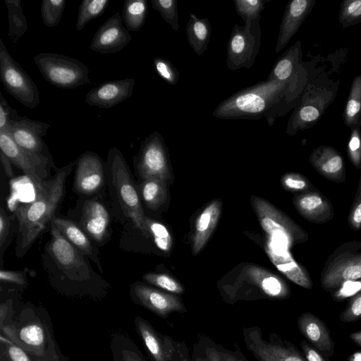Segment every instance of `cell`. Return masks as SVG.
Masks as SVG:
<instances>
[{
	"label": "cell",
	"instance_id": "cell-1",
	"mask_svg": "<svg viewBox=\"0 0 361 361\" xmlns=\"http://www.w3.org/2000/svg\"><path fill=\"white\" fill-rule=\"evenodd\" d=\"M291 98L288 86L278 80L260 81L242 89L219 103L212 116L221 119H259L269 126L275 121L278 105Z\"/></svg>",
	"mask_w": 361,
	"mask_h": 361
},
{
	"label": "cell",
	"instance_id": "cell-2",
	"mask_svg": "<svg viewBox=\"0 0 361 361\" xmlns=\"http://www.w3.org/2000/svg\"><path fill=\"white\" fill-rule=\"evenodd\" d=\"M73 164L60 169L54 178L44 183L37 190L35 199L16 209L19 222L18 241L16 252L23 255L46 224L52 219L55 210L63 196L66 177L71 171Z\"/></svg>",
	"mask_w": 361,
	"mask_h": 361
},
{
	"label": "cell",
	"instance_id": "cell-3",
	"mask_svg": "<svg viewBox=\"0 0 361 361\" xmlns=\"http://www.w3.org/2000/svg\"><path fill=\"white\" fill-rule=\"evenodd\" d=\"M106 166L111 176V183L118 202L125 215L144 236L149 238L145 224L146 216L139 194L130 176L126 160L118 148L114 147L109 149Z\"/></svg>",
	"mask_w": 361,
	"mask_h": 361
},
{
	"label": "cell",
	"instance_id": "cell-4",
	"mask_svg": "<svg viewBox=\"0 0 361 361\" xmlns=\"http://www.w3.org/2000/svg\"><path fill=\"white\" fill-rule=\"evenodd\" d=\"M34 61L45 80L62 89H75L91 83L87 66L77 59L59 54L42 52Z\"/></svg>",
	"mask_w": 361,
	"mask_h": 361
},
{
	"label": "cell",
	"instance_id": "cell-5",
	"mask_svg": "<svg viewBox=\"0 0 361 361\" xmlns=\"http://www.w3.org/2000/svg\"><path fill=\"white\" fill-rule=\"evenodd\" d=\"M261 16L241 26L235 24L227 44L226 66L231 71L250 68L261 47Z\"/></svg>",
	"mask_w": 361,
	"mask_h": 361
},
{
	"label": "cell",
	"instance_id": "cell-6",
	"mask_svg": "<svg viewBox=\"0 0 361 361\" xmlns=\"http://www.w3.org/2000/svg\"><path fill=\"white\" fill-rule=\"evenodd\" d=\"M0 78L6 92L26 107L35 109L39 104V90L37 85L13 59L1 39Z\"/></svg>",
	"mask_w": 361,
	"mask_h": 361
},
{
	"label": "cell",
	"instance_id": "cell-7",
	"mask_svg": "<svg viewBox=\"0 0 361 361\" xmlns=\"http://www.w3.org/2000/svg\"><path fill=\"white\" fill-rule=\"evenodd\" d=\"M247 285L239 287L223 295L226 302L234 304L240 300H255L252 288L258 299L283 300L289 297L287 284L277 275L259 267L252 265L246 271Z\"/></svg>",
	"mask_w": 361,
	"mask_h": 361
},
{
	"label": "cell",
	"instance_id": "cell-8",
	"mask_svg": "<svg viewBox=\"0 0 361 361\" xmlns=\"http://www.w3.org/2000/svg\"><path fill=\"white\" fill-rule=\"evenodd\" d=\"M243 340L248 351L258 361H305L297 348L276 333L264 339L257 326L243 329Z\"/></svg>",
	"mask_w": 361,
	"mask_h": 361
},
{
	"label": "cell",
	"instance_id": "cell-9",
	"mask_svg": "<svg viewBox=\"0 0 361 361\" xmlns=\"http://www.w3.org/2000/svg\"><path fill=\"white\" fill-rule=\"evenodd\" d=\"M135 159L138 173L143 180L155 178L167 182L170 179L167 148L158 132L145 137Z\"/></svg>",
	"mask_w": 361,
	"mask_h": 361
},
{
	"label": "cell",
	"instance_id": "cell-10",
	"mask_svg": "<svg viewBox=\"0 0 361 361\" xmlns=\"http://www.w3.org/2000/svg\"><path fill=\"white\" fill-rule=\"evenodd\" d=\"M334 98L332 91L318 87H308L300 106L290 116L286 133L293 135L298 130L312 127L322 117Z\"/></svg>",
	"mask_w": 361,
	"mask_h": 361
},
{
	"label": "cell",
	"instance_id": "cell-11",
	"mask_svg": "<svg viewBox=\"0 0 361 361\" xmlns=\"http://www.w3.org/2000/svg\"><path fill=\"white\" fill-rule=\"evenodd\" d=\"M136 329L153 361H190L185 344L157 331L145 319L137 316Z\"/></svg>",
	"mask_w": 361,
	"mask_h": 361
},
{
	"label": "cell",
	"instance_id": "cell-12",
	"mask_svg": "<svg viewBox=\"0 0 361 361\" xmlns=\"http://www.w3.org/2000/svg\"><path fill=\"white\" fill-rule=\"evenodd\" d=\"M0 148L1 152L32 181L36 190L43 187L46 167L51 159L24 150L15 142L6 130H0Z\"/></svg>",
	"mask_w": 361,
	"mask_h": 361
},
{
	"label": "cell",
	"instance_id": "cell-13",
	"mask_svg": "<svg viewBox=\"0 0 361 361\" xmlns=\"http://www.w3.org/2000/svg\"><path fill=\"white\" fill-rule=\"evenodd\" d=\"M253 205L263 230L276 243L286 246L296 240L298 228L265 200L254 197Z\"/></svg>",
	"mask_w": 361,
	"mask_h": 361
},
{
	"label": "cell",
	"instance_id": "cell-14",
	"mask_svg": "<svg viewBox=\"0 0 361 361\" xmlns=\"http://www.w3.org/2000/svg\"><path fill=\"white\" fill-rule=\"evenodd\" d=\"M50 125L25 116H19L12 121L8 128L15 142L24 150L51 159L47 145L42 137L46 135Z\"/></svg>",
	"mask_w": 361,
	"mask_h": 361
},
{
	"label": "cell",
	"instance_id": "cell-15",
	"mask_svg": "<svg viewBox=\"0 0 361 361\" xmlns=\"http://www.w3.org/2000/svg\"><path fill=\"white\" fill-rule=\"evenodd\" d=\"M131 40L129 31L123 25L121 14L116 12L99 27L90 43V49L102 54L116 53Z\"/></svg>",
	"mask_w": 361,
	"mask_h": 361
},
{
	"label": "cell",
	"instance_id": "cell-16",
	"mask_svg": "<svg viewBox=\"0 0 361 361\" xmlns=\"http://www.w3.org/2000/svg\"><path fill=\"white\" fill-rule=\"evenodd\" d=\"M133 290L138 303L161 318H166L173 312L187 311L180 298L175 294L142 284L135 285Z\"/></svg>",
	"mask_w": 361,
	"mask_h": 361
},
{
	"label": "cell",
	"instance_id": "cell-17",
	"mask_svg": "<svg viewBox=\"0 0 361 361\" xmlns=\"http://www.w3.org/2000/svg\"><path fill=\"white\" fill-rule=\"evenodd\" d=\"M135 83L134 78L102 82L86 94L85 102L101 109L112 108L132 96Z\"/></svg>",
	"mask_w": 361,
	"mask_h": 361
},
{
	"label": "cell",
	"instance_id": "cell-18",
	"mask_svg": "<svg viewBox=\"0 0 361 361\" xmlns=\"http://www.w3.org/2000/svg\"><path fill=\"white\" fill-rule=\"evenodd\" d=\"M104 183V166L101 158L93 152H85L77 161L75 190L80 194L92 195Z\"/></svg>",
	"mask_w": 361,
	"mask_h": 361
},
{
	"label": "cell",
	"instance_id": "cell-19",
	"mask_svg": "<svg viewBox=\"0 0 361 361\" xmlns=\"http://www.w3.org/2000/svg\"><path fill=\"white\" fill-rule=\"evenodd\" d=\"M361 279V254L341 257L332 262L321 277V284L326 290L338 288L347 281Z\"/></svg>",
	"mask_w": 361,
	"mask_h": 361
},
{
	"label": "cell",
	"instance_id": "cell-20",
	"mask_svg": "<svg viewBox=\"0 0 361 361\" xmlns=\"http://www.w3.org/2000/svg\"><path fill=\"white\" fill-rule=\"evenodd\" d=\"M315 0H293L286 6L275 48L279 53L296 34L311 12Z\"/></svg>",
	"mask_w": 361,
	"mask_h": 361
},
{
	"label": "cell",
	"instance_id": "cell-21",
	"mask_svg": "<svg viewBox=\"0 0 361 361\" xmlns=\"http://www.w3.org/2000/svg\"><path fill=\"white\" fill-rule=\"evenodd\" d=\"M300 42L298 41L278 59L267 79L278 80L286 84L288 86L290 97L291 93L296 92L300 86Z\"/></svg>",
	"mask_w": 361,
	"mask_h": 361
},
{
	"label": "cell",
	"instance_id": "cell-22",
	"mask_svg": "<svg viewBox=\"0 0 361 361\" xmlns=\"http://www.w3.org/2000/svg\"><path fill=\"white\" fill-rule=\"evenodd\" d=\"M298 326L301 334L319 353L329 357L333 355L334 343L322 320L310 312H304L298 319Z\"/></svg>",
	"mask_w": 361,
	"mask_h": 361
},
{
	"label": "cell",
	"instance_id": "cell-23",
	"mask_svg": "<svg viewBox=\"0 0 361 361\" xmlns=\"http://www.w3.org/2000/svg\"><path fill=\"white\" fill-rule=\"evenodd\" d=\"M265 250L277 269L290 281L305 288H312V283L307 273L291 257L285 247L274 242L269 238L265 244Z\"/></svg>",
	"mask_w": 361,
	"mask_h": 361
},
{
	"label": "cell",
	"instance_id": "cell-24",
	"mask_svg": "<svg viewBox=\"0 0 361 361\" xmlns=\"http://www.w3.org/2000/svg\"><path fill=\"white\" fill-rule=\"evenodd\" d=\"M82 229L94 240L102 242L106 235L109 215L106 207L99 201L86 202L80 221Z\"/></svg>",
	"mask_w": 361,
	"mask_h": 361
},
{
	"label": "cell",
	"instance_id": "cell-25",
	"mask_svg": "<svg viewBox=\"0 0 361 361\" xmlns=\"http://www.w3.org/2000/svg\"><path fill=\"white\" fill-rule=\"evenodd\" d=\"M219 200L211 202L199 215L192 238V252L197 255L204 247L214 230L221 214Z\"/></svg>",
	"mask_w": 361,
	"mask_h": 361
},
{
	"label": "cell",
	"instance_id": "cell-26",
	"mask_svg": "<svg viewBox=\"0 0 361 361\" xmlns=\"http://www.w3.org/2000/svg\"><path fill=\"white\" fill-rule=\"evenodd\" d=\"M310 160L322 175L333 179L343 173L344 161L341 154L331 146H319L312 152Z\"/></svg>",
	"mask_w": 361,
	"mask_h": 361
},
{
	"label": "cell",
	"instance_id": "cell-27",
	"mask_svg": "<svg viewBox=\"0 0 361 361\" xmlns=\"http://www.w3.org/2000/svg\"><path fill=\"white\" fill-rule=\"evenodd\" d=\"M51 233L50 252L56 262L67 269H78L82 267L83 261L73 245L54 227Z\"/></svg>",
	"mask_w": 361,
	"mask_h": 361
},
{
	"label": "cell",
	"instance_id": "cell-28",
	"mask_svg": "<svg viewBox=\"0 0 361 361\" xmlns=\"http://www.w3.org/2000/svg\"><path fill=\"white\" fill-rule=\"evenodd\" d=\"M212 35V27L207 18H198L190 13L186 25V35L189 44L199 56L207 50Z\"/></svg>",
	"mask_w": 361,
	"mask_h": 361
},
{
	"label": "cell",
	"instance_id": "cell-29",
	"mask_svg": "<svg viewBox=\"0 0 361 361\" xmlns=\"http://www.w3.org/2000/svg\"><path fill=\"white\" fill-rule=\"evenodd\" d=\"M295 204L298 212L310 220H317L326 216L330 208L328 201L316 192L306 193L298 197Z\"/></svg>",
	"mask_w": 361,
	"mask_h": 361
},
{
	"label": "cell",
	"instance_id": "cell-30",
	"mask_svg": "<svg viewBox=\"0 0 361 361\" xmlns=\"http://www.w3.org/2000/svg\"><path fill=\"white\" fill-rule=\"evenodd\" d=\"M51 223L52 227L56 228L75 247L86 254H92L91 243L87 235L77 224L71 221L60 218H54Z\"/></svg>",
	"mask_w": 361,
	"mask_h": 361
},
{
	"label": "cell",
	"instance_id": "cell-31",
	"mask_svg": "<svg viewBox=\"0 0 361 361\" xmlns=\"http://www.w3.org/2000/svg\"><path fill=\"white\" fill-rule=\"evenodd\" d=\"M140 193L147 207L156 210L166 200V182L155 178L144 179L140 186Z\"/></svg>",
	"mask_w": 361,
	"mask_h": 361
},
{
	"label": "cell",
	"instance_id": "cell-32",
	"mask_svg": "<svg viewBox=\"0 0 361 361\" xmlns=\"http://www.w3.org/2000/svg\"><path fill=\"white\" fill-rule=\"evenodd\" d=\"M148 13L147 0H126L122 19L128 31H137L144 25Z\"/></svg>",
	"mask_w": 361,
	"mask_h": 361
},
{
	"label": "cell",
	"instance_id": "cell-33",
	"mask_svg": "<svg viewBox=\"0 0 361 361\" xmlns=\"http://www.w3.org/2000/svg\"><path fill=\"white\" fill-rule=\"evenodd\" d=\"M343 118L345 126L350 129L361 122V75L353 79Z\"/></svg>",
	"mask_w": 361,
	"mask_h": 361
},
{
	"label": "cell",
	"instance_id": "cell-34",
	"mask_svg": "<svg viewBox=\"0 0 361 361\" xmlns=\"http://www.w3.org/2000/svg\"><path fill=\"white\" fill-rule=\"evenodd\" d=\"M8 10V35L17 43L27 30V22L24 15L20 0H5Z\"/></svg>",
	"mask_w": 361,
	"mask_h": 361
},
{
	"label": "cell",
	"instance_id": "cell-35",
	"mask_svg": "<svg viewBox=\"0 0 361 361\" xmlns=\"http://www.w3.org/2000/svg\"><path fill=\"white\" fill-rule=\"evenodd\" d=\"M109 4V0H83L76 20L77 30H82L90 20L103 14Z\"/></svg>",
	"mask_w": 361,
	"mask_h": 361
},
{
	"label": "cell",
	"instance_id": "cell-36",
	"mask_svg": "<svg viewBox=\"0 0 361 361\" xmlns=\"http://www.w3.org/2000/svg\"><path fill=\"white\" fill-rule=\"evenodd\" d=\"M65 0H43L41 4V16L44 25L47 27L56 26L64 11Z\"/></svg>",
	"mask_w": 361,
	"mask_h": 361
},
{
	"label": "cell",
	"instance_id": "cell-37",
	"mask_svg": "<svg viewBox=\"0 0 361 361\" xmlns=\"http://www.w3.org/2000/svg\"><path fill=\"white\" fill-rule=\"evenodd\" d=\"M20 341L35 350H42L44 346V331L43 328L36 323L22 327L19 331Z\"/></svg>",
	"mask_w": 361,
	"mask_h": 361
},
{
	"label": "cell",
	"instance_id": "cell-38",
	"mask_svg": "<svg viewBox=\"0 0 361 361\" xmlns=\"http://www.w3.org/2000/svg\"><path fill=\"white\" fill-rule=\"evenodd\" d=\"M145 224L149 235H152L157 247L168 252L172 246V238L168 229L161 223L145 218Z\"/></svg>",
	"mask_w": 361,
	"mask_h": 361
},
{
	"label": "cell",
	"instance_id": "cell-39",
	"mask_svg": "<svg viewBox=\"0 0 361 361\" xmlns=\"http://www.w3.org/2000/svg\"><path fill=\"white\" fill-rule=\"evenodd\" d=\"M143 279L149 283L172 294H182L185 291L184 287L178 281L166 274L146 273Z\"/></svg>",
	"mask_w": 361,
	"mask_h": 361
},
{
	"label": "cell",
	"instance_id": "cell-40",
	"mask_svg": "<svg viewBox=\"0 0 361 361\" xmlns=\"http://www.w3.org/2000/svg\"><path fill=\"white\" fill-rule=\"evenodd\" d=\"M338 20L344 28L361 23V0H343Z\"/></svg>",
	"mask_w": 361,
	"mask_h": 361
},
{
	"label": "cell",
	"instance_id": "cell-41",
	"mask_svg": "<svg viewBox=\"0 0 361 361\" xmlns=\"http://www.w3.org/2000/svg\"><path fill=\"white\" fill-rule=\"evenodd\" d=\"M267 1V0H235V12L243 18L244 23L252 21L260 16Z\"/></svg>",
	"mask_w": 361,
	"mask_h": 361
},
{
	"label": "cell",
	"instance_id": "cell-42",
	"mask_svg": "<svg viewBox=\"0 0 361 361\" xmlns=\"http://www.w3.org/2000/svg\"><path fill=\"white\" fill-rule=\"evenodd\" d=\"M152 8L158 11L162 18L174 31L179 29L178 2L176 0H152Z\"/></svg>",
	"mask_w": 361,
	"mask_h": 361
},
{
	"label": "cell",
	"instance_id": "cell-43",
	"mask_svg": "<svg viewBox=\"0 0 361 361\" xmlns=\"http://www.w3.org/2000/svg\"><path fill=\"white\" fill-rule=\"evenodd\" d=\"M153 62L156 72L164 80L172 85L178 82L179 72L169 60L162 57H156Z\"/></svg>",
	"mask_w": 361,
	"mask_h": 361
},
{
	"label": "cell",
	"instance_id": "cell-44",
	"mask_svg": "<svg viewBox=\"0 0 361 361\" xmlns=\"http://www.w3.org/2000/svg\"><path fill=\"white\" fill-rule=\"evenodd\" d=\"M348 154L353 164L359 169L361 166V122L351 128L348 143Z\"/></svg>",
	"mask_w": 361,
	"mask_h": 361
},
{
	"label": "cell",
	"instance_id": "cell-45",
	"mask_svg": "<svg viewBox=\"0 0 361 361\" xmlns=\"http://www.w3.org/2000/svg\"><path fill=\"white\" fill-rule=\"evenodd\" d=\"M339 319L346 323L361 319V292L351 298L347 307L340 314Z\"/></svg>",
	"mask_w": 361,
	"mask_h": 361
},
{
	"label": "cell",
	"instance_id": "cell-46",
	"mask_svg": "<svg viewBox=\"0 0 361 361\" xmlns=\"http://www.w3.org/2000/svg\"><path fill=\"white\" fill-rule=\"evenodd\" d=\"M199 341L198 348L207 361H224L219 350V344L205 336H201Z\"/></svg>",
	"mask_w": 361,
	"mask_h": 361
},
{
	"label": "cell",
	"instance_id": "cell-47",
	"mask_svg": "<svg viewBox=\"0 0 361 361\" xmlns=\"http://www.w3.org/2000/svg\"><path fill=\"white\" fill-rule=\"evenodd\" d=\"M20 116L11 108L3 94L0 93V130H6L9 123Z\"/></svg>",
	"mask_w": 361,
	"mask_h": 361
},
{
	"label": "cell",
	"instance_id": "cell-48",
	"mask_svg": "<svg viewBox=\"0 0 361 361\" xmlns=\"http://www.w3.org/2000/svg\"><path fill=\"white\" fill-rule=\"evenodd\" d=\"M281 183L284 188L291 191L303 190L308 187L305 178L298 173H288L283 176Z\"/></svg>",
	"mask_w": 361,
	"mask_h": 361
},
{
	"label": "cell",
	"instance_id": "cell-49",
	"mask_svg": "<svg viewBox=\"0 0 361 361\" xmlns=\"http://www.w3.org/2000/svg\"><path fill=\"white\" fill-rule=\"evenodd\" d=\"M359 192L357 199L355 201L353 207L349 216L350 225L355 228L358 229L361 227V176L359 185Z\"/></svg>",
	"mask_w": 361,
	"mask_h": 361
},
{
	"label": "cell",
	"instance_id": "cell-50",
	"mask_svg": "<svg viewBox=\"0 0 361 361\" xmlns=\"http://www.w3.org/2000/svg\"><path fill=\"white\" fill-rule=\"evenodd\" d=\"M300 345L307 361H327L322 354L307 341H302Z\"/></svg>",
	"mask_w": 361,
	"mask_h": 361
},
{
	"label": "cell",
	"instance_id": "cell-51",
	"mask_svg": "<svg viewBox=\"0 0 361 361\" xmlns=\"http://www.w3.org/2000/svg\"><path fill=\"white\" fill-rule=\"evenodd\" d=\"M0 280L1 281L14 283L20 285L25 283L23 274L20 271L1 270L0 271Z\"/></svg>",
	"mask_w": 361,
	"mask_h": 361
},
{
	"label": "cell",
	"instance_id": "cell-52",
	"mask_svg": "<svg viewBox=\"0 0 361 361\" xmlns=\"http://www.w3.org/2000/svg\"><path fill=\"white\" fill-rule=\"evenodd\" d=\"M7 353L11 361H30L25 352L14 344L11 343L7 346Z\"/></svg>",
	"mask_w": 361,
	"mask_h": 361
},
{
	"label": "cell",
	"instance_id": "cell-53",
	"mask_svg": "<svg viewBox=\"0 0 361 361\" xmlns=\"http://www.w3.org/2000/svg\"><path fill=\"white\" fill-rule=\"evenodd\" d=\"M10 226L9 218L4 209L1 207L0 210V245L3 246L7 238Z\"/></svg>",
	"mask_w": 361,
	"mask_h": 361
},
{
	"label": "cell",
	"instance_id": "cell-54",
	"mask_svg": "<svg viewBox=\"0 0 361 361\" xmlns=\"http://www.w3.org/2000/svg\"><path fill=\"white\" fill-rule=\"evenodd\" d=\"M218 345L219 350L224 361H248L240 351H231L225 349L220 345Z\"/></svg>",
	"mask_w": 361,
	"mask_h": 361
},
{
	"label": "cell",
	"instance_id": "cell-55",
	"mask_svg": "<svg viewBox=\"0 0 361 361\" xmlns=\"http://www.w3.org/2000/svg\"><path fill=\"white\" fill-rule=\"evenodd\" d=\"M0 160L6 174L8 177L13 178L14 173L11 168V161L2 152H0Z\"/></svg>",
	"mask_w": 361,
	"mask_h": 361
},
{
	"label": "cell",
	"instance_id": "cell-56",
	"mask_svg": "<svg viewBox=\"0 0 361 361\" xmlns=\"http://www.w3.org/2000/svg\"><path fill=\"white\" fill-rule=\"evenodd\" d=\"M122 361H144V360L134 351L123 350L122 352Z\"/></svg>",
	"mask_w": 361,
	"mask_h": 361
},
{
	"label": "cell",
	"instance_id": "cell-57",
	"mask_svg": "<svg viewBox=\"0 0 361 361\" xmlns=\"http://www.w3.org/2000/svg\"><path fill=\"white\" fill-rule=\"evenodd\" d=\"M349 337L354 343L361 347V330L350 334Z\"/></svg>",
	"mask_w": 361,
	"mask_h": 361
},
{
	"label": "cell",
	"instance_id": "cell-58",
	"mask_svg": "<svg viewBox=\"0 0 361 361\" xmlns=\"http://www.w3.org/2000/svg\"><path fill=\"white\" fill-rule=\"evenodd\" d=\"M193 361H207L198 348L194 350Z\"/></svg>",
	"mask_w": 361,
	"mask_h": 361
},
{
	"label": "cell",
	"instance_id": "cell-59",
	"mask_svg": "<svg viewBox=\"0 0 361 361\" xmlns=\"http://www.w3.org/2000/svg\"><path fill=\"white\" fill-rule=\"evenodd\" d=\"M347 361H361V351H357L350 355Z\"/></svg>",
	"mask_w": 361,
	"mask_h": 361
},
{
	"label": "cell",
	"instance_id": "cell-60",
	"mask_svg": "<svg viewBox=\"0 0 361 361\" xmlns=\"http://www.w3.org/2000/svg\"><path fill=\"white\" fill-rule=\"evenodd\" d=\"M7 313V307L2 304L0 308V321H1V326H3L4 319L5 318Z\"/></svg>",
	"mask_w": 361,
	"mask_h": 361
}]
</instances>
